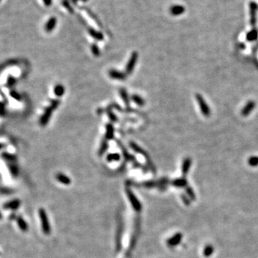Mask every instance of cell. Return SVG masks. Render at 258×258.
I'll return each mask as SVG.
<instances>
[{
    "label": "cell",
    "instance_id": "1",
    "mask_svg": "<svg viewBox=\"0 0 258 258\" xmlns=\"http://www.w3.org/2000/svg\"><path fill=\"white\" fill-rule=\"evenodd\" d=\"M60 100L58 99H56V100H52L51 102V104L49 106H48L46 110H45L44 113H43L42 116L40 118V123L42 126H45L46 124H47V123L49 122V120L51 116H52V113H53V111L55 110L57 107L60 105Z\"/></svg>",
    "mask_w": 258,
    "mask_h": 258
},
{
    "label": "cell",
    "instance_id": "2",
    "mask_svg": "<svg viewBox=\"0 0 258 258\" xmlns=\"http://www.w3.org/2000/svg\"><path fill=\"white\" fill-rule=\"evenodd\" d=\"M129 146H130V147H131V148L134 151L136 152V153L141 154L142 156L146 158V162H147V163H148L150 169L153 171V173H156V169H155V166H153V163H152L151 161L149 155H148V153L145 151L142 148H141L139 145H137L135 142L131 141L129 143Z\"/></svg>",
    "mask_w": 258,
    "mask_h": 258
},
{
    "label": "cell",
    "instance_id": "3",
    "mask_svg": "<svg viewBox=\"0 0 258 258\" xmlns=\"http://www.w3.org/2000/svg\"><path fill=\"white\" fill-rule=\"evenodd\" d=\"M39 216H40V219L41 220L42 231L45 234L48 235V234L50 232V226H49V220H48V218L45 211L43 209H40Z\"/></svg>",
    "mask_w": 258,
    "mask_h": 258
},
{
    "label": "cell",
    "instance_id": "4",
    "mask_svg": "<svg viewBox=\"0 0 258 258\" xmlns=\"http://www.w3.org/2000/svg\"><path fill=\"white\" fill-rule=\"evenodd\" d=\"M126 194H127V196L128 198H129L130 203H131V204L132 205L134 210L136 211H140L142 209L141 204V202L139 201V200L138 199L137 197H136V195L134 194V192H131L129 189H127L126 190Z\"/></svg>",
    "mask_w": 258,
    "mask_h": 258
},
{
    "label": "cell",
    "instance_id": "5",
    "mask_svg": "<svg viewBox=\"0 0 258 258\" xmlns=\"http://www.w3.org/2000/svg\"><path fill=\"white\" fill-rule=\"evenodd\" d=\"M138 58H139V53L137 52H134L131 54V57H130L129 60L128 61L127 65L126 66V73L127 75H130L133 73L134 71V68H135L136 65V62H137Z\"/></svg>",
    "mask_w": 258,
    "mask_h": 258
},
{
    "label": "cell",
    "instance_id": "6",
    "mask_svg": "<svg viewBox=\"0 0 258 258\" xmlns=\"http://www.w3.org/2000/svg\"><path fill=\"white\" fill-rule=\"evenodd\" d=\"M197 102H198L200 108H201V112H202L203 115L204 116H209L210 115V110H209V106H208L207 104L206 103V102L204 101V98L201 95H199L197 94Z\"/></svg>",
    "mask_w": 258,
    "mask_h": 258
},
{
    "label": "cell",
    "instance_id": "7",
    "mask_svg": "<svg viewBox=\"0 0 258 258\" xmlns=\"http://www.w3.org/2000/svg\"><path fill=\"white\" fill-rule=\"evenodd\" d=\"M258 9V5L254 1L250 3V24L252 26H254L256 24V14Z\"/></svg>",
    "mask_w": 258,
    "mask_h": 258
},
{
    "label": "cell",
    "instance_id": "8",
    "mask_svg": "<svg viewBox=\"0 0 258 258\" xmlns=\"http://www.w3.org/2000/svg\"><path fill=\"white\" fill-rule=\"evenodd\" d=\"M109 76L112 78V79L115 80H118V81H124L126 78V75L125 73H122L121 71H118V70H114V69H112L109 71L108 73Z\"/></svg>",
    "mask_w": 258,
    "mask_h": 258
},
{
    "label": "cell",
    "instance_id": "9",
    "mask_svg": "<svg viewBox=\"0 0 258 258\" xmlns=\"http://www.w3.org/2000/svg\"><path fill=\"white\" fill-rule=\"evenodd\" d=\"M182 239V235L181 233H177L174 236L169 238L167 241V245L170 247H175L181 242Z\"/></svg>",
    "mask_w": 258,
    "mask_h": 258
},
{
    "label": "cell",
    "instance_id": "10",
    "mask_svg": "<svg viewBox=\"0 0 258 258\" xmlns=\"http://www.w3.org/2000/svg\"><path fill=\"white\" fill-rule=\"evenodd\" d=\"M117 143H118V146H120V148H121V151H122L123 155V156H124L125 159H126V161H133L134 163H135L136 162L135 157H134V156H132V155L130 154L129 152H128V151L125 148L124 146H123V144L121 143V142H120L119 141L117 140Z\"/></svg>",
    "mask_w": 258,
    "mask_h": 258
},
{
    "label": "cell",
    "instance_id": "11",
    "mask_svg": "<svg viewBox=\"0 0 258 258\" xmlns=\"http://www.w3.org/2000/svg\"><path fill=\"white\" fill-rule=\"evenodd\" d=\"M114 139V127L111 123H108L105 126V139L112 140Z\"/></svg>",
    "mask_w": 258,
    "mask_h": 258
},
{
    "label": "cell",
    "instance_id": "12",
    "mask_svg": "<svg viewBox=\"0 0 258 258\" xmlns=\"http://www.w3.org/2000/svg\"><path fill=\"white\" fill-rule=\"evenodd\" d=\"M170 13L174 16L181 15L185 12V8L182 5H174L171 7L169 9Z\"/></svg>",
    "mask_w": 258,
    "mask_h": 258
},
{
    "label": "cell",
    "instance_id": "13",
    "mask_svg": "<svg viewBox=\"0 0 258 258\" xmlns=\"http://www.w3.org/2000/svg\"><path fill=\"white\" fill-rule=\"evenodd\" d=\"M55 177L59 182L64 184V185H70L71 184V179H70V177H68L65 174H62V173H58L57 174H56Z\"/></svg>",
    "mask_w": 258,
    "mask_h": 258
},
{
    "label": "cell",
    "instance_id": "14",
    "mask_svg": "<svg viewBox=\"0 0 258 258\" xmlns=\"http://www.w3.org/2000/svg\"><path fill=\"white\" fill-rule=\"evenodd\" d=\"M56 23H57V19H56L54 17H51V18L47 21L45 26V31L47 32V33H50V32H52L56 26Z\"/></svg>",
    "mask_w": 258,
    "mask_h": 258
},
{
    "label": "cell",
    "instance_id": "15",
    "mask_svg": "<svg viewBox=\"0 0 258 258\" xmlns=\"http://www.w3.org/2000/svg\"><path fill=\"white\" fill-rule=\"evenodd\" d=\"M254 107H255V102L254 101L248 102L247 104L244 107L243 110H242V114L244 116H248L249 113H250L252 110H253Z\"/></svg>",
    "mask_w": 258,
    "mask_h": 258
},
{
    "label": "cell",
    "instance_id": "16",
    "mask_svg": "<svg viewBox=\"0 0 258 258\" xmlns=\"http://www.w3.org/2000/svg\"><path fill=\"white\" fill-rule=\"evenodd\" d=\"M88 33L91 37H93L94 39L97 40L101 41L103 40L104 38L103 35H102L100 32L94 30L93 28H90V27L88 28Z\"/></svg>",
    "mask_w": 258,
    "mask_h": 258
},
{
    "label": "cell",
    "instance_id": "17",
    "mask_svg": "<svg viewBox=\"0 0 258 258\" xmlns=\"http://www.w3.org/2000/svg\"><path fill=\"white\" fill-rule=\"evenodd\" d=\"M191 165H192V160L190 158H187L184 159L182 163V171L183 175L186 176L189 172V170L190 169Z\"/></svg>",
    "mask_w": 258,
    "mask_h": 258
},
{
    "label": "cell",
    "instance_id": "18",
    "mask_svg": "<svg viewBox=\"0 0 258 258\" xmlns=\"http://www.w3.org/2000/svg\"><path fill=\"white\" fill-rule=\"evenodd\" d=\"M108 148V140L106 139H103L101 143H100V148L98 150V156H102L105 152L107 151Z\"/></svg>",
    "mask_w": 258,
    "mask_h": 258
},
{
    "label": "cell",
    "instance_id": "19",
    "mask_svg": "<svg viewBox=\"0 0 258 258\" xmlns=\"http://www.w3.org/2000/svg\"><path fill=\"white\" fill-rule=\"evenodd\" d=\"M65 87L61 84L56 85L54 88V93L57 97H62L65 94Z\"/></svg>",
    "mask_w": 258,
    "mask_h": 258
},
{
    "label": "cell",
    "instance_id": "20",
    "mask_svg": "<svg viewBox=\"0 0 258 258\" xmlns=\"http://www.w3.org/2000/svg\"><path fill=\"white\" fill-rule=\"evenodd\" d=\"M120 95H121V98H122V100H123V102H125L126 106L129 107L130 105V99L129 97V95H128V93L126 91V89L124 88H121L120 89Z\"/></svg>",
    "mask_w": 258,
    "mask_h": 258
},
{
    "label": "cell",
    "instance_id": "21",
    "mask_svg": "<svg viewBox=\"0 0 258 258\" xmlns=\"http://www.w3.org/2000/svg\"><path fill=\"white\" fill-rule=\"evenodd\" d=\"M131 99H132L133 101L135 102L136 105H139V106H143V105H145V100H144V99H143L140 95L134 94V95H133L132 97H131Z\"/></svg>",
    "mask_w": 258,
    "mask_h": 258
},
{
    "label": "cell",
    "instance_id": "22",
    "mask_svg": "<svg viewBox=\"0 0 258 258\" xmlns=\"http://www.w3.org/2000/svg\"><path fill=\"white\" fill-rule=\"evenodd\" d=\"M121 159V156L118 153H109L106 157V160L108 162H114V161H118Z\"/></svg>",
    "mask_w": 258,
    "mask_h": 258
},
{
    "label": "cell",
    "instance_id": "23",
    "mask_svg": "<svg viewBox=\"0 0 258 258\" xmlns=\"http://www.w3.org/2000/svg\"><path fill=\"white\" fill-rule=\"evenodd\" d=\"M257 37H258V33L257 30H251L250 32H249V33L247 34L246 36L247 40L250 42L255 40L257 39Z\"/></svg>",
    "mask_w": 258,
    "mask_h": 258
},
{
    "label": "cell",
    "instance_id": "24",
    "mask_svg": "<svg viewBox=\"0 0 258 258\" xmlns=\"http://www.w3.org/2000/svg\"><path fill=\"white\" fill-rule=\"evenodd\" d=\"M187 182L184 178H182V179H174L172 182V184L175 187H185L187 185Z\"/></svg>",
    "mask_w": 258,
    "mask_h": 258
},
{
    "label": "cell",
    "instance_id": "25",
    "mask_svg": "<svg viewBox=\"0 0 258 258\" xmlns=\"http://www.w3.org/2000/svg\"><path fill=\"white\" fill-rule=\"evenodd\" d=\"M107 114H108V116L109 117V118L110 119V121H113V122H118V117H117L116 115L114 114V113L112 111L111 109L108 108V110H107Z\"/></svg>",
    "mask_w": 258,
    "mask_h": 258
},
{
    "label": "cell",
    "instance_id": "26",
    "mask_svg": "<svg viewBox=\"0 0 258 258\" xmlns=\"http://www.w3.org/2000/svg\"><path fill=\"white\" fill-rule=\"evenodd\" d=\"M91 51H92V53L95 56H96V57H98V56L100 54V49H99L98 46L95 43H93V44L91 45Z\"/></svg>",
    "mask_w": 258,
    "mask_h": 258
},
{
    "label": "cell",
    "instance_id": "27",
    "mask_svg": "<svg viewBox=\"0 0 258 258\" xmlns=\"http://www.w3.org/2000/svg\"><path fill=\"white\" fill-rule=\"evenodd\" d=\"M213 252H214V248H213V247L211 246V245H207L204 250V256H206V257H209V256L212 254Z\"/></svg>",
    "mask_w": 258,
    "mask_h": 258
},
{
    "label": "cell",
    "instance_id": "28",
    "mask_svg": "<svg viewBox=\"0 0 258 258\" xmlns=\"http://www.w3.org/2000/svg\"><path fill=\"white\" fill-rule=\"evenodd\" d=\"M143 185L145 186L146 187H148H148L151 188V187H156V186L158 185V182H153V181H148V182H144Z\"/></svg>",
    "mask_w": 258,
    "mask_h": 258
},
{
    "label": "cell",
    "instance_id": "29",
    "mask_svg": "<svg viewBox=\"0 0 258 258\" xmlns=\"http://www.w3.org/2000/svg\"><path fill=\"white\" fill-rule=\"evenodd\" d=\"M249 163L250 165L252 166H255L258 165V157L257 156H253L251 157L249 159Z\"/></svg>",
    "mask_w": 258,
    "mask_h": 258
},
{
    "label": "cell",
    "instance_id": "30",
    "mask_svg": "<svg viewBox=\"0 0 258 258\" xmlns=\"http://www.w3.org/2000/svg\"><path fill=\"white\" fill-rule=\"evenodd\" d=\"M62 4H63L64 7H66L67 9H68V10L70 12V13H73V8L70 7V4L68 0H63V1H62Z\"/></svg>",
    "mask_w": 258,
    "mask_h": 258
},
{
    "label": "cell",
    "instance_id": "31",
    "mask_svg": "<svg viewBox=\"0 0 258 258\" xmlns=\"http://www.w3.org/2000/svg\"><path fill=\"white\" fill-rule=\"evenodd\" d=\"M187 193H188L189 196L191 198L193 199H194V192H192V189H191V188L188 189H187Z\"/></svg>",
    "mask_w": 258,
    "mask_h": 258
},
{
    "label": "cell",
    "instance_id": "32",
    "mask_svg": "<svg viewBox=\"0 0 258 258\" xmlns=\"http://www.w3.org/2000/svg\"><path fill=\"white\" fill-rule=\"evenodd\" d=\"M43 2H44L45 5L47 6V7H49L52 4V0H43Z\"/></svg>",
    "mask_w": 258,
    "mask_h": 258
},
{
    "label": "cell",
    "instance_id": "33",
    "mask_svg": "<svg viewBox=\"0 0 258 258\" xmlns=\"http://www.w3.org/2000/svg\"><path fill=\"white\" fill-rule=\"evenodd\" d=\"M73 2H74V3H76L77 1H78V0H73Z\"/></svg>",
    "mask_w": 258,
    "mask_h": 258
},
{
    "label": "cell",
    "instance_id": "34",
    "mask_svg": "<svg viewBox=\"0 0 258 258\" xmlns=\"http://www.w3.org/2000/svg\"><path fill=\"white\" fill-rule=\"evenodd\" d=\"M83 1H87V0H83Z\"/></svg>",
    "mask_w": 258,
    "mask_h": 258
},
{
    "label": "cell",
    "instance_id": "35",
    "mask_svg": "<svg viewBox=\"0 0 258 258\" xmlns=\"http://www.w3.org/2000/svg\"><path fill=\"white\" fill-rule=\"evenodd\" d=\"M0 1H1V0H0Z\"/></svg>",
    "mask_w": 258,
    "mask_h": 258
}]
</instances>
